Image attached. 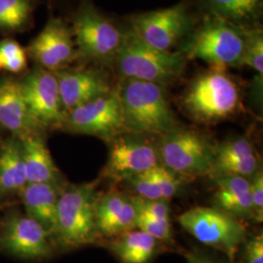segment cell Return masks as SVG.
Listing matches in <instances>:
<instances>
[{
	"instance_id": "cell-15",
	"label": "cell",
	"mask_w": 263,
	"mask_h": 263,
	"mask_svg": "<svg viewBox=\"0 0 263 263\" xmlns=\"http://www.w3.org/2000/svg\"><path fill=\"white\" fill-rule=\"evenodd\" d=\"M157 147L135 138H116L110 148L106 175L125 180L159 165Z\"/></svg>"
},
{
	"instance_id": "cell-28",
	"label": "cell",
	"mask_w": 263,
	"mask_h": 263,
	"mask_svg": "<svg viewBox=\"0 0 263 263\" xmlns=\"http://www.w3.org/2000/svg\"><path fill=\"white\" fill-rule=\"evenodd\" d=\"M149 175L162 199L168 200L179 193L183 178L167 169L163 165H157L149 170Z\"/></svg>"
},
{
	"instance_id": "cell-25",
	"label": "cell",
	"mask_w": 263,
	"mask_h": 263,
	"mask_svg": "<svg viewBox=\"0 0 263 263\" xmlns=\"http://www.w3.org/2000/svg\"><path fill=\"white\" fill-rule=\"evenodd\" d=\"M38 0H0V34L27 32L34 25Z\"/></svg>"
},
{
	"instance_id": "cell-12",
	"label": "cell",
	"mask_w": 263,
	"mask_h": 263,
	"mask_svg": "<svg viewBox=\"0 0 263 263\" xmlns=\"http://www.w3.org/2000/svg\"><path fill=\"white\" fill-rule=\"evenodd\" d=\"M22 93L33 119L43 129L63 126V108L55 72L33 66L20 80Z\"/></svg>"
},
{
	"instance_id": "cell-19",
	"label": "cell",
	"mask_w": 263,
	"mask_h": 263,
	"mask_svg": "<svg viewBox=\"0 0 263 263\" xmlns=\"http://www.w3.org/2000/svg\"><path fill=\"white\" fill-rule=\"evenodd\" d=\"M63 188L60 183H27L20 193L26 216L35 220L53 235L57 221L58 202Z\"/></svg>"
},
{
	"instance_id": "cell-24",
	"label": "cell",
	"mask_w": 263,
	"mask_h": 263,
	"mask_svg": "<svg viewBox=\"0 0 263 263\" xmlns=\"http://www.w3.org/2000/svg\"><path fill=\"white\" fill-rule=\"evenodd\" d=\"M111 251L122 263H147L156 253L158 241L140 229L115 237Z\"/></svg>"
},
{
	"instance_id": "cell-30",
	"label": "cell",
	"mask_w": 263,
	"mask_h": 263,
	"mask_svg": "<svg viewBox=\"0 0 263 263\" xmlns=\"http://www.w3.org/2000/svg\"><path fill=\"white\" fill-rule=\"evenodd\" d=\"M132 199L138 212L156 217L158 219L170 221V206L168 200H148L138 196H133Z\"/></svg>"
},
{
	"instance_id": "cell-17",
	"label": "cell",
	"mask_w": 263,
	"mask_h": 263,
	"mask_svg": "<svg viewBox=\"0 0 263 263\" xmlns=\"http://www.w3.org/2000/svg\"><path fill=\"white\" fill-rule=\"evenodd\" d=\"M138 211L132 197L110 190L98 198L96 221L100 236L117 237L136 228Z\"/></svg>"
},
{
	"instance_id": "cell-7",
	"label": "cell",
	"mask_w": 263,
	"mask_h": 263,
	"mask_svg": "<svg viewBox=\"0 0 263 263\" xmlns=\"http://www.w3.org/2000/svg\"><path fill=\"white\" fill-rule=\"evenodd\" d=\"M197 13L188 1L163 9L135 13L126 26L142 42L162 51H177L197 22Z\"/></svg>"
},
{
	"instance_id": "cell-23",
	"label": "cell",
	"mask_w": 263,
	"mask_h": 263,
	"mask_svg": "<svg viewBox=\"0 0 263 263\" xmlns=\"http://www.w3.org/2000/svg\"><path fill=\"white\" fill-rule=\"evenodd\" d=\"M21 141L10 138L0 151V194H19L27 185Z\"/></svg>"
},
{
	"instance_id": "cell-3",
	"label": "cell",
	"mask_w": 263,
	"mask_h": 263,
	"mask_svg": "<svg viewBox=\"0 0 263 263\" xmlns=\"http://www.w3.org/2000/svg\"><path fill=\"white\" fill-rule=\"evenodd\" d=\"M245 44V28L211 15H199L187 37L177 51L189 61L201 60L211 67L240 66Z\"/></svg>"
},
{
	"instance_id": "cell-21",
	"label": "cell",
	"mask_w": 263,
	"mask_h": 263,
	"mask_svg": "<svg viewBox=\"0 0 263 263\" xmlns=\"http://www.w3.org/2000/svg\"><path fill=\"white\" fill-rule=\"evenodd\" d=\"M41 134L35 133L20 139L27 181L28 183H60L61 173Z\"/></svg>"
},
{
	"instance_id": "cell-26",
	"label": "cell",
	"mask_w": 263,
	"mask_h": 263,
	"mask_svg": "<svg viewBox=\"0 0 263 263\" xmlns=\"http://www.w3.org/2000/svg\"><path fill=\"white\" fill-rule=\"evenodd\" d=\"M240 66L263 74V30L260 26L245 28V44Z\"/></svg>"
},
{
	"instance_id": "cell-5",
	"label": "cell",
	"mask_w": 263,
	"mask_h": 263,
	"mask_svg": "<svg viewBox=\"0 0 263 263\" xmlns=\"http://www.w3.org/2000/svg\"><path fill=\"white\" fill-rule=\"evenodd\" d=\"M240 89L223 68L211 67L198 74L180 97L183 110L193 120L216 123L233 116L240 107Z\"/></svg>"
},
{
	"instance_id": "cell-20",
	"label": "cell",
	"mask_w": 263,
	"mask_h": 263,
	"mask_svg": "<svg viewBox=\"0 0 263 263\" xmlns=\"http://www.w3.org/2000/svg\"><path fill=\"white\" fill-rule=\"evenodd\" d=\"M198 15H211L236 26H259L263 0H188Z\"/></svg>"
},
{
	"instance_id": "cell-11",
	"label": "cell",
	"mask_w": 263,
	"mask_h": 263,
	"mask_svg": "<svg viewBox=\"0 0 263 263\" xmlns=\"http://www.w3.org/2000/svg\"><path fill=\"white\" fill-rule=\"evenodd\" d=\"M35 66L57 72L76 62L71 28L62 16L50 13L45 26L26 48Z\"/></svg>"
},
{
	"instance_id": "cell-6",
	"label": "cell",
	"mask_w": 263,
	"mask_h": 263,
	"mask_svg": "<svg viewBox=\"0 0 263 263\" xmlns=\"http://www.w3.org/2000/svg\"><path fill=\"white\" fill-rule=\"evenodd\" d=\"M97 181L63 188L58 202L52 237L66 249L93 244L99 238L96 221Z\"/></svg>"
},
{
	"instance_id": "cell-29",
	"label": "cell",
	"mask_w": 263,
	"mask_h": 263,
	"mask_svg": "<svg viewBox=\"0 0 263 263\" xmlns=\"http://www.w3.org/2000/svg\"><path fill=\"white\" fill-rule=\"evenodd\" d=\"M136 228L151 235L157 241L172 242V227L168 220H162L138 212Z\"/></svg>"
},
{
	"instance_id": "cell-32",
	"label": "cell",
	"mask_w": 263,
	"mask_h": 263,
	"mask_svg": "<svg viewBox=\"0 0 263 263\" xmlns=\"http://www.w3.org/2000/svg\"><path fill=\"white\" fill-rule=\"evenodd\" d=\"M84 0H38V2H42L47 5L50 13L61 15H66L68 17L76 7Z\"/></svg>"
},
{
	"instance_id": "cell-16",
	"label": "cell",
	"mask_w": 263,
	"mask_h": 263,
	"mask_svg": "<svg viewBox=\"0 0 263 263\" xmlns=\"http://www.w3.org/2000/svg\"><path fill=\"white\" fill-rule=\"evenodd\" d=\"M0 126L19 140L43 131L28 110L20 80L11 76L0 79Z\"/></svg>"
},
{
	"instance_id": "cell-9",
	"label": "cell",
	"mask_w": 263,
	"mask_h": 263,
	"mask_svg": "<svg viewBox=\"0 0 263 263\" xmlns=\"http://www.w3.org/2000/svg\"><path fill=\"white\" fill-rule=\"evenodd\" d=\"M179 224L199 242L234 260L247 230L241 219L216 208L195 207L179 216Z\"/></svg>"
},
{
	"instance_id": "cell-35",
	"label": "cell",
	"mask_w": 263,
	"mask_h": 263,
	"mask_svg": "<svg viewBox=\"0 0 263 263\" xmlns=\"http://www.w3.org/2000/svg\"><path fill=\"white\" fill-rule=\"evenodd\" d=\"M0 69H1V66H0Z\"/></svg>"
},
{
	"instance_id": "cell-13",
	"label": "cell",
	"mask_w": 263,
	"mask_h": 263,
	"mask_svg": "<svg viewBox=\"0 0 263 263\" xmlns=\"http://www.w3.org/2000/svg\"><path fill=\"white\" fill-rule=\"evenodd\" d=\"M51 235L26 215L13 214L0 227V249L23 260H43L53 254Z\"/></svg>"
},
{
	"instance_id": "cell-27",
	"label": "cell",
	"mask_w": 263,
	"mask_h": 263,
	"mask_svg": "<svg viewBox=\"0 0 263 263\" xmlns=\"http://www.w3.org/2000/svg\"><path fill=\"white\" fill-rule=\"evenodd\" d=\"M28 55L26 48L12 37L0 40V66L13 74H18L28 68Z\"/></svg>"
},
{
	"instance_id": "cell-10",
	"label": "cell",
	"mask_w": 263,
	"mask_h": 263,
	"mask_svg": "<svg viewBox=\"0 0 263 263\" xmlns=\"http://www.w3.org/2000/svg\"><path fill=\"white\" fill-rule=\"evenodd\" d=\"M62 127L105 141H114L126 133L117 86L108 94L67 111Z\"/></svg>"
},
{
	"instance_id": "cell-22",
	"label": "cell",
	"mask_w": 263,
	"mask_h": 263,
	"mask_svg": "<svg viewBox=\"0 0 263 263\" xmlns=\"http://www.w3.org/2000/svg\"><path fill=\"white\" fill-rule=\"evenodd\" d=\"M216 189L215 208L238 219L254 218V205L250 192V179L223 177L214 179Z\"/></svg>"
},
{
	"instance_id": "cell-18",
	"label": "cell",
	"mask_w": 263,
	"mask_h": 263,
	"mask_svg": "<svg viewBox=\"0 0 263 263\" xmlns=\"http://www.w3.org/2000/svg\"><path fill=\"white\" fill-rule=\"evenodd\" d=\"M258 169V161L252 142L242 137L216 147L215 163L209 176L213 179L223 177L251 179Z\"/></svg>"
},
{
	"instance_id": "cell-34",
	"label": "cell",
	"mask_w": 263,
	"mask_h": 263,
	"mask_svg": "<svg viewBox=\"0 0 263 263\" xmlns=\"http://www.w3.org/2000/svg\"><path fill=\"white\" fill-rule=\"evenodd\" d=\"M186 260L187 263H217L207 254L198 251L188 253L186 254Z\"/></svg>"
},
{
	"instance_id": "cell-1",
	"label": "cell",
	"mask_w": 263,
	"mask_h": 263,
	"mask_svg": "<svg viewBox=\"0 0 263 263\" xmlns=\"http://www.w3.org/2000/svg\"><path fill=\"white\" fill-rule=\"evenodd\" d=\"M76 48V62L110 68L122 45L126 25L99 9L94 0L82 1L67 17Z\"/></svg>"
},
{
	"instance_id": "cell-4",
	"label": "cell",
	"mask_w": 263,
	"mask_h": 263,
	"mask_svg": "<svg viewBox=\"0 0 263 263\" xmlns=\"http://www.w3.org/2000/svg\"><path fill=\"white\" fill-rule=\"evenodd\" d=\"M126 25V24H125ZM122 45L110 68L121 79L146 81L163 87L183 74L187 60L179 51H162L142 42L126 26Z\"/></svg>"
},
{
	"instance_id": "cell-33",
	"label": "cell",
	"mask_w": 263,
	"mask_h": 263,
	"mask_svg": "<svg viewBox=\"0 0 263 263\" xmlns=\"http://www.w3.org/2000/svg\"><path fill=\"white\" fill-rule=\"evenodd\" d=\"M246 263H263V236L258 234L246 247Z\"/></svg>"
},
{
	"instance_id": "cell-14",
	"label": "cell",
	"mask_w": 263,
	"mask_h": 263,
	"mask_svg": "<svg viewBox=\"0 0 263 263\" xmlns=\"http://www.w3.org/2000/svg\"><path fill=\"white\" fill-rule=\"evenodd\" d=\"M63 108L67 112L77 106L108 94L114 89L102 66L80 65L55 72Z\"/></svg>"
},
{
	"instance_id": "cell-8",
	"label": "cell",
	"mask_w": 263,
	"mask_h": 263,
	"mask_svg": "<svg viewBox=\"0 0 263 263\" xmlns=\"http://www.w3.org/2000/svg\"><path fill=\"white\" fill-rule=\"evenodd\" d=\"M160 164L184 179L209 175L216 147L200 132L178 127L162 136L157 147Z\"/></svg>"
},
{
	"instance_id": "cell-31",
	"label": "cell",
	"mask_w": 263,
	"mask_h": 263,
	"mask_svg": "<svg viewBox=\"0 0 263 263\" xmlns=\"http://www.w3.org/2000/svg\"><path fill=\"white\" fill-rule=\"evenodd\" d=\"M250 192L254 205V219L257 221H262L263 174L260 169L257 170L250 179Z\"/></svg>"
},
{
	"instance_id": "cell-2",
	"label": "cell",
	"mask_w": 263,
	"mask_h": 263,
	"mask_svg": "<svg viewBox=\"0 0 263 263\" xmlns=\"http://www.w3.org/2000/svg\"><path fill=\"white\" fill-rule=\"evenodd\" d=\"M117 90L122 106L125 131L135 135L164 136L179 127L163 86L121 79Z\"/></svg>"
}]
</instances>
